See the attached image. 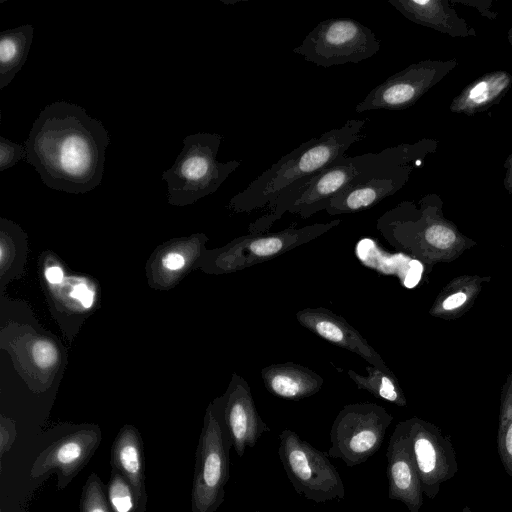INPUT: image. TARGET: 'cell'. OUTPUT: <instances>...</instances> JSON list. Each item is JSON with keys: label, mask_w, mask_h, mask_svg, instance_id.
I'll return each instance as SVG.
<instances>
[{"label": "cell", "mask_w": 512, "mask_h": 512, "mask_svg": "<svg viewBox=\"0 0 512 512\" xmlns=\"http://www.w3.org/2000/svg\"><path fill=\"white\" fill-rule=\"evenodd\" d=\"M109 134L103 123L79 105L48 104L24 142L26 162L49 188L84 194L100 185Z\"/></svg>", "instance_id": "1"}, {"label": "cell", "mask_w": 512, "mask_h": 512, "mask_svg": "<svg viewBox=\"0 0 512 512\" xmlns=\"http://www.w3.org/2000/svg\"><path fill=\"white\" fill-rule=\"evenodd\" d=\"M367 119H350L338 128L300 144L234 195L228 208L251 212L270 205L290 185L311 176L345 155L348 148L365 138Z\"/></svg>", "instance_id": "2"}, {"label": "cell", "mask_w": 512, "mask_h": 512, "mask_svg": "<svg viewBox=\"0 0 512 512\" xmlns=\"http://www.w3.org/2000/svg\"><path fill=\"white\" fill-rule=\"evenodd\" d=\"M222 139L220 134L207 132L191 134L183 139V148L174 164L161 176L167 183L170 204H193L216 192L240 166V160H217Z\"/></svg>", "instance_id": "3"}, {"label": "cell", "mask_w": 512, "mask_h": 512, "mask_svg": "<svg viewBox=\"0 0 512 512\" xmlns=\"http://www.w3.org/2000/svg\"><path fill=\"white\" fill-rule=\"evenodd\" d=\"M361 165L362 155H344L317 173L298 180L268 205L269 213L250 223L248 231L265 233L286 212L307 219L324 210L327 202L355 178Z\"/></svg>", "instance_id": "4"}, {"label": "cell", "mask_w": 512, "mask_h": 512, "mask_svg": "<svg viewBox=\"0 0 512 512\" xmlns=\"http://www.w3.org/2000/svg\"><path fill=\"white\" fill-rule=\"evenodd\" d=\"M231 448L218 398L206 410L196 448L191 512H216L223 503Z\"/></svg>", "instance_id": "5"}, {"label": "cell", "mask_w": 512, "mask_h": 512, "mask_svg": "<svg viewBox=\"0 0 512 512\" xmlns=\"http://www.w3.org/2000/svg\"><path fill=\"white\" fill-rule=\"evenodd\" d=\"M408 148L390 147L362 155L355 178L325 205L329 215L356 213L369 209L394 194L404 183Z\"/></svg>", "instance_id": "6"}, {"label": "cell", "mask_w": 512, "mask_h": 512, "mask_svg": "<svg viewBox=\"0 0 512 512\" xmlns=\"http://www.w3.org/2000/svg\"><path fill=\"white\" fill-rule=\"evenodd\" d=\"M340 223V219H335L301 228L289 227L277 232L249 233L237 237L224 247L208 253L206 270L224 274L250 268L307 244Z\"/></svg>", "instance_id": "7"}, {"label": "cell", "mask_w": 512, "mask_h": 512, "mask_svg": "<svg viewBox=\"0 0 512 512\" xmlns=\"http://www.w3.org/2000/svg\"><path fill=\"white\" fill-rule=\"evenodd\" d=\"M381 48L375 33L357 20L331 18L318 23L293 49L306 61L321 67L357 64Z\"/></svg>", "instance_id": "8"}, {"label": "cell", "mask_w": 512, "mask_h": 512, "mask_svg": "<svg viewBox=\"0 0 512 512\" xmlns=\"http://www.w3.org/2000/svg\"><path fill=\"white\" fill-rule=\"evenodd\" d=\"M278 456L295 491L315 503L342 500L343 481L324 453L299 435L284 429L279 435Z\"/></svg>", "instance_id": "9"}, {"label": "cell", "mask_w": 512, "mask_h": 512, "mask_svg": "<svg viewBox=\"0 0 512 512\" xmlns=\"http://www.w3.org/2000/svg\"><path fill=\"white\" fill-rule=\"evenodd\" d=\"M392 421L393 416L378 404L345 405L332 424L328 455L348 467L366 462L381 447Z\"/></svg>", "instance_id": "10"}, {"label": "cell", "mask_w": 512, "mask_h": 512, "mask_svg": "<svg viewBox=\"0 0 512 512\" xmlns=\"http://www.w3.org/2000/svg\"><path fill=\"white\" fill-rule=\"evenodd\" d=\"M419 474L422 490L429 499L458 471L456 453L450 438L439 428L418 418L403 421Z\"/></svg>", "instance_id": "11"}, {"label": "cell", "mask_w": 512, "mask_h": 512, "mask_svg": "<svg viewBox=\"0 0 512 512\" xmlns=\"http://www.w3.org/2000/svg\"><path fill=\"white\" fill-rule=\"evenodd\" d=\"M97 425H80L48 444L35 458L30 477L57 476V488H66L88 464L101 442Z\"/></svg>", "instance_id": "12"}, {"label": "cell", "mask_w": 512, "mask_h": 512, "mask_svg": "<svg viewBox=\"0 0 512 512\" xmlns=\"http://www.w3.org/2000/svg\"><path fill=\"white\" fill-rule=\"evenodd\" d=\"M219 401L232 448L242 457L247 448H253L271 429L258 413L250 386L241 376L233 374L226 393Z\"/></svg>", "instance_id": "13"}, {"label": "cell", "mask_w": 512, "mask_h": 512, "mask_svg": "<svg viewBox=\"0 0 512 512\" xmlns=\"http://www.w3.org/2000/svg\"><path fill=\"white\" fill-rule=\"evenodd\" d=\"M386 457L388 498L402 502L409 512H419L424 493L403 421L390 437Z\"/></svg>", "instance_id": "14"}, {"label": "cell", "mask_w": 512, "mask_h": 512, "mask_svg": "<svg viewBox=\"0 0 512 512\" xmlns=\"http://www.w3.org/2000/svg\"><path fill=\"white\" fill-rule=\"evenodd\" d=\"M296 319L320 338L357 354L385 373L393 374L381 355L341 315L324 307H308L299 310Z\"/></svg>", "instance_id": "15"}, {"label": "cell", "mask_w": 512, "mask_h": 512, "mask_svg": "<svg viewBox=\"0 0 512 512\" xmlns=\"http://www.w3.org/2000/svg\"><path fill=\"white\" fill-rule=\"evenodd\" d=\"M261 377L269 393L293 401L318 393L324 384L318 373L294 362L266 366L261 369Z\"/></svg>", "instance_id": "16"}, {"label": "cell", "mask_w": 512, "mask_h": 512, "mask_svg": "<svg viewBox=\"0 0 512 512\" xmlns=\"http://www.w3.org/2000/svg\"><path fill=\"white\" fill-rule=\"evenodd\" d=\"M355 255L365 267L381 275L398 277L406 288H414L423 273V265L419 260L402 253H390L371 238H362L357 242Z\"/></svg>", "instance_id": "17"}, {"label": "cell", "mask_w": 512, "mask_h": 512, "mask_svg": "<svg viewBox=\"0 0 512 512\" xmlns=\"http://www.w3.org/2000/svg\"><path fill=\"white\" fill-rule=\"evenodd\" d=\"M418 72L417 67H410L387 78L356 105L355 111L397 110L409 106L422 89Z\"/></svg>", "instance_id": "18"}, {"label": "cell", "mask_w": 512, "mask_h": 512, "mask_svg": "<svg viewBox=\"0 0 512 512\" xmlns=\"http://www.w3.org/2000/svg\"><path fill=\"white\" fill-rule=\"evenodd\" d=\"M111 469L122 474L139 496L147 501L144 446L139 431L123 426L111 446Z\"/></svg>", "instance_id": "19"}, {"label": "cell", "mask_w": 512, "mask_h": 512, "mask_svg": "<svg viewBox=\"0 0 512 512\" xmlns=\"http://www.w3.org/2000/svg\"><path fill=\"white\" fill-rule=\"evenodd\" d=\"M34 27L20 25L0 34V90L8 86L26 62Z\"/></svg>", "instance_id": "20"}, {"label": "cell", "mask_w": 512, "mask_h": 512, "mask_svg": "<svg viewBox=\"0 0 512 512\" xmlns=\"http://www.w3.org/2000/svg\"><path fill=\"white\" fill-rule=\"evenodd\" d=\"M366 371V376L351 369H348L347 374L359 389L368 391L374 397L397 406L406 405L405 396L394 374L385 373L372 365L366 366Z\"/></svg>", "instance_id": "21"}, {"label": "cell", "mask_w": 512, "mask_h": 512, "mask_svg": "<svg viewBox=\"0 0 512 512\" xmlns=\"http://www.w3.org/2000/svg\"><path fill=\"white\" fill-rule=\"evenodd\" d=\"M106 495L112 512H146L143 500L129 481L118 471L111 469L106 485Z\"/></svg>", "instance_id": "22"}, {"label": "cell", "mask_w": 512, "mask_h": 512, "mask_svg": "<svg viewBox=\"0 0 512 512\" xmlns=\"http://www.w3.org/2000/svg\"><path fill=\"white\" fill-rule=\"evenodd\" d=\"M79 512H112L106 486L96 473H91L82 488Z\"/></svg>", "instance_id": "23"}, {"label": "cell", "mask_w": 512, "mask_h": 512, "mask_svg": "<svg viewBox=\"0 0 512 512\" xmlns=\"http://www.w3.org/2000/svg\"><path fill=\"white\" fill-rule=\"evenodd\" d=\"M25 145L15 143L4 136H0V171L12 168L19 161L26 160Z\"/></svg>", "instance_id": "24"}, {"label": "cell", "mask_w": 512, "mask_h": 512, "mask_svg": "<svg viewBox=\"0 0 512 512\" xmlns=\"http://www.w3.org/2000/svg\"><path fill=\"white\" fill-rule=\"evenodd\" d=\"M32 358L41 369L54 366L59 358L56 346L49 340L39 339L32 346Z\"/></svg>", "instance_id": "25"}, {"label": "cell", "mask_w": 512, "mask_h": 512, "mask_svg": "<svg viewBox=\"0 0 512 512\" xmlns=\"http://www.w3.org/2000/svg\"><path fill=\"white\" fill-rule=\"evenodd\" d=\"M455 241V233L444 225H430L426 228L424 233V242L437 249H447L451 247Z\"/></svg>", "instance_id": "26"}, {"label": "cell", "mask_w": 512, "mask_h": 512, "mask_svg": "<svg viewBox=\"0 0 512 512\" xmlns=\"http://www.w3.org/2000/svg\"><path fill=\"white\" fill-rule=\"evenodd\" d=\"M497 450L506 473L512 478V421L498 429Z\"/></svg>", "instance_id": "27"}, {"label": "cell", "mask_w": 512, "mask_h": 512, "mask_svg": "<svg viewBox=\"0 0 512 512\" xmlns=\"http://www.w3.org/2000/svg\"><path fill=\"white\" fill-rule=\"evenodd\" d=\"M68 296L84 309H90L95 302V290L83 278L72 283Z\"/></svg>", "instance_id": "28"}, {"label": "cell", "mask_w": 512, "mask_h": 512, "mask_svg": "<svg viewBox=\"0 0 512 512\" xmlns=\"http://www.w3.org/2000/svg\"><path fill=\"white\" fill-rule=\"evenodd\" d=\"M16 439V429L13 422L9 419H5L1 417L0 424V456L1 458L4 456L6 452H8L13 445Z\"/></svg>", "instance_id": "29"}, {"label": "cell", "mask_w": 512, "mask_h": 512, "mask_svg": "<svg viewBox=\"0 0 512 512\" xmlns=\"http://www.w3.org/2000/svg\"><path fill=\"white\" fill-rule=\"evenodd\" d=\"M186 257L180 251H169L161 259L162 267L169 272L182 270L186 265Z\"/></svg>", "instance_id": "30"}, {"label": "cell", "mask_w": 512, "mask_h": 512, "mask_svg": "<svg viewBox=\"0 0 512 512\" xmlns=\"http://www.w3.org/2000/svg\"><path fill=\"white\" fill-rule=\"evenodd\" d=\"M490 88L487 81H481L476 83L469 92V99L476 103L481 104L489 99Z\"/></svg>", "instance_id": "31"}, {"label": "cell", "mask_w": 512, "mask_h": 512, "mask_svg": "<svg viewBox=\"0 0 512 512\" xmlns=\"http://www.w3.org/2000/svg\"><path fill=\"white\" fill-rule=\"evenodd\" d=\"M44 277L51 286H57L64 280V271L58 265H51L45 268Z\"/></svg>", "instance_id": "32"}, {"label": "cell", "mask_w": 512, "mask_h": 512, "mask_svg": "<svg viewBox=\"0 0 512 512\" xmlns=\"http://www.w3.org/2000/svg\"><path fill=\"white\" fill-rule=\"evenodd\" d=\"M466 301V295L463 292H457L455 294L450 295L447 297L443 303L442 307L445 310H452L455 308H458Z\"/></svg>", "instance_id": "33"}, {"label": "cell", "mask_w": 512, "mask_h": 512, "mask_svg": "<svg viewBox=\"0 0 512 512\" xmlns=\"http://www.w3.org/2000/svg\"><path fill=\"white\" fill-rule=\"evenodd\" d=\"M462 512H473L469 506H464L463 509H462Z\"/></svg>", "instance_id": "34"}, {"label": "cell", "mask_w": 512, "mask_h": 512, "mask_svg": "<svg viewBox=\"0 0 512 512\" xmlns=\"http://www.w3.org/2000/svg\"><path fill=\"white\" fill-rule=\"evenodd\" d=\"M0 512H3L2 510Z\"/></svg>", "instance_id": "35"}]
</instances>
